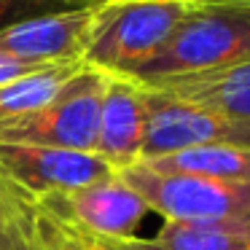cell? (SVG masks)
Segmentation results:
<instances>
[{
    "mask_svg": "<svg viewBox=\"0 0 250 250\" xmlns=\"http://www.w3.org/2000/svg\"><path fill=\"white\" fill-rule=\"evenodd\" d=\"M202 0H105L83 46V65L100 73L137 76L199 8Z\"/></svg>",
    "mask_w": 250,
    "mask_h": 250,
    "instance_id": "obj_1",
    "label": "cell"
},
{
    "mask_svg": "<svg viewBox=\"0 0 250 250\" xmlns=\"http://www.w3.org/2000/svg\"><path fill=\"white\" fill-rule=\"evenodd\" d=\"M250 60V0H202L137 81L191 76Z\"/></svg>",
    "mask_w": 250,
    "mask_h": 250,
    "instance_id": "obj_2",
    "label": "cell"
},
{
    "mask_svg": "<svg viewBox=\"0 0 250 250\" xmlns=\"http://www.w3.org/2000/svg\"><path fill=\"white\" fill-rule=\"evenodd\" d=\"M105 73L83 65L49 103L0 124V143L94 153Z\"/></svg>",
    "mask_w": 250,
    "mask_h": 250,
    "instance_id": "obj_3",
    "label": "cell"
},
{
    "mask_svg": "<svg viewBox=\"0 0 250 250\" xmlns=\"http://www.w3.org/2000/svg\"><path fill=\"white\" fill-rule=\"evenodd\" d=\"M121 180L146 199L148 210L178 223H234L250 221V183L153 172L143 164L121 169Z\"/></svg>",
    "mask_w": 250,
    "mask_h": 250,
    "instance_id": "obj_4",
    "label": "cell"
},
{
    "mask_svg": "<svg viewBox=\"0 0 250 250\" xmlns=\"http://www.w3.org/2000/svg\"><path fill=\"white\" fill-rule=\"evenodd\" d=\"M205 146L250 148V124L146 86V137L140 162Z\"/></svg>",
    "mask_w": 250,
    "mask_h": 250,
    "instance_id": "obj_5",
    "label": "cell"
},
{
    "mask_svg": "<svg viewBox=\"0 0 250 250\" xmlns=\"http://www.w3.org/2000/svg\"><path fill=\"white\" fill-rule=\"evenodd\" d=\"M0 172L14 180L24 194L41 199V196L62 194L105 180L116 175V169L97 153L0 143Z\"/></svg>",
    "mask_w": 250,
    "mask_h": 250,
    "instance_id": "obj_6",
    "label": "cell"
},
{
    "mask_svg": "<svg viewBox=\"0 0 250 250\" xmlns=\"http://www.w3.org/2000/svg\"><path fill=\"white\" fill-rule=\"evenodd\" d=\"M35 199V196H33ZM41 205L78 229L103 239H129L148 215V205L121 175H110L97 183L81 186L62 194L41 196Z\"/></svg>",
    "mask_w": 250,
    "mask_h": 250,
    "instance_id": "obj_7",
    "label": "cell"
},
{
    "mask_svg": "<svg viewBox=\"0 0 250 250\" xmlns=\"http://www.w3.org/2000/svg\"><path fill=\"white\" fill-rule=\"evenodd\" d=\"M94 6L41 14V17L22 19L11 27H3L0 57L24 62V65L83 62V46L92 30Z\"/></svg>",
    "mask_w": 250,
    "mask_h": 250,
    "instance_id": "obj_8",
    "label": "cell"
},
{
    "mask_svg": "<svg viewBox=\"0 0 250 250\" xmlns=\"http://www.w3.org/2000/svg\"><path fill=\"white\" fill-rule=\"evenodd\" d=\"M146 137V86L137 78L105 73L97 153L116 172L140 162Z\"/></svg>",
    "mask_w": 250,
    "mask_h": 250,
    "instance_id": "obj_9",
    "label": "cell"
},
{
    "mask_svg": "<svg viewBox=\"0 0 250 250\" xmlns=\"http://www.w3.org/2000/svg\"><path fill=\"white\" fill-rule=\"evenodd\" d=\"M167 97L215 110L221 116L250 124V60L231 67L191 76H169L156 81H140Z\"/></svg>",
    "mask_w": 250,
    "mask_h": 250,
    "instance_id": "obj_10",
    "label": "cell"
},
{
    "mask_svg": "<svg viewBox=\"0 0 250 250\" xmlns=\"http://www.w3.org/2000/svg\"><path fill=\"white\" fill-rule=\"evenodd\" d=\"M137 164L153 169V172L196 175V178L226 180V183H250V148H237V146L188 148V151L146 159V162Z\"/></svg>",
    "mask_w": 250,
    "mask_h": 250,
    "instance_id": "obj_11",
    "label": "cell"
},
{
    "mask_svg": "<svg viewBox=\"0 0 250 250\" xmlns=\"http://www.w3.org/2000/svg\"><path fill=\"white\" fill-rule=\"evenodd\" d=\"M146 250H250V221L234 223H178L164 221Z\"/></svg>",
    "mask_w": 250,
    "mask_h": 250,
    "instance_id": "obj_12",
    "label": "cell"
},
{
    "mask_svg": "<svg viewBox=\"0 0 250 250\" xmlns=\"http://www.w3.org/2000/svg\"><path fill=\"white\" fill-rule=\"evenodd\" d=\"M81 67L83 62H60L0 83V124L49 103Z\"/></svg>",
    "mask_w": 250,
    "mask_h": 250,
    "instance_id": "obj_13",
    "label": "cell"
},
{
    "mask_svg": "<svg viewBox=\"0 0 250 250\" xmlns=\"http://www.w3.org/2000/svg\"><path fill=\"white\" fill-rule=\"evenodd\" d=\"M27 221L38 250H110L108 239L78 229L76 223L60 218L33 196L27 205Z\"/></svg>",
    "mask_w": 250,
    "mask_h": 250,
    "instance_id": "obj_14",
    "label": "cell"
},
{
    "mask_svg": "<svg viewBox=\"0 0 250 250\" xmlns=\"http://www.w3.org/2000/svg\"><path fill=\"white\" fill-rule=\"evenodd\" d=\"M0 196H3V218H0V250H38L30 231L27 205L30 194H24L14 180L0 172Z\"/></svg>",
    "mask_w": 250,
    "mask_h": 250,
    "instance_id": "obj_15",
    "label": "cell"
},
{
    "mask_svg": "<svg viewBox=\"0 0 250 250\" xmlns=\"http://www.w3.org/2000/svg\"><path fill=\"white\" fill-rule=\"evenodd\" d=\"M67 8H81V6H76L73 0H0V30L11 27L22 19L41 17V14H51V11H67Z\"/></svg>",
    "mask_w": 250,
    "mask_h": 250,
    "instance_id": "obj_16",
    "label": "cell"
},
{
    "mask_svg": "<svg viewBox=\"0 0 250 250\" xmlns=\"http://www.w3.org/2000/svg\"><path fill=\"white\" fill-rule=\"evenodd\" d=\"M41 67H49V65H24V62L0 57V83L14 81V78H19V76H27V73H35V70H41Z\"/></svg>",
    "mask_w": 250,
    "mask_h": 250,
    "instance_id": "obj_17",
    "label": "cell"
},
{
    "mask_svg": "<svg viewBox=\"0 0 250 250\" xmlns=\"http://www.w3.org/2000/svg\"><path fill=\"white\" fill-rule=\"evenodd\" d=\"M108 248L110 250H146L143 239L129 237V239H108Z\"/></svg>",
    "mask_w": 250,
    "mask_h": 250,
    "instance_id": "obj_18",
    "label": "cell"
},
{
    "mask_svg": "<svg viewBox=\"0 0 250 250\" xmlns=\"http://www.w3.org/2000/svg\"><path fill=\"white\" fill-rule=\"evenodd\" d=\"M0 218H3V196H0Z\"/></svg>",
    "mask_w": 250,
    "mask_h": 250,
    "instance_id": "obj_19",
    "label": "cell"
}]
</instances>
